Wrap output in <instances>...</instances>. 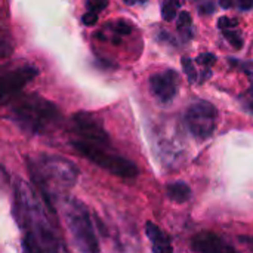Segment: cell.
Wrapping results in <instances>:
<instances>
[{"instance_id": "cell-1", "label": "cell", "mask_w": 253, "mask_h": 253, "mask_svg": "<svg viewBox=\"0 0 253 253\" xmlns=\"http://www.w3.org/2000/svg\"><path fill=\"white\" fill-rule=\"evenodd\" d=\"M52 206L43 202L22 179L15 182V216L24 230V249L28 252L67 251L50 218Z\"/></svg>"}, {"instance_id": "cell-2", "label": "cell", "mask_w": 253, "mask_h": 253, "mask_svg": "<svg viewBox=\"0 0 253 253\" xmlns=\"http://www.w3.org/2000/svg\"><path fill=\"white\" fill-rule=\"evenodd\" d=\"M31 175L39 190L46 196V203L50 206V199L67 193L74 187L79 178V169L74 163L64 157L42 154L31 162Z\"/></svg>"}, {"instance_id": "cell-3", "label": "cell", "mask_w": 253, "mask_h": 253, "mask_svg": "<svg viewBox=\"0 0 253 253\" xmlns=\"http://www.w3.org/2000/svg\"><path fill=\"white\" fill-rule=\"evenodd\" d=\"M13 120L34 135L52 132L61 123V113L55 104L39 96L25 95L12 105Z\"/></svg>"}, {"instance_id": "cell-4", "label": "cell", "mask_w": 253, "mask_h": 253, "mask_svg": "<svg viewBox=\"0 0 253 253\" xmlns=\"http://www.w3.org/2000/svg\"><path fill=\"white\" fill-rule=\"evenodd\" d=\"M64 216L76 248L82 252H99L95 228L84 205L73 199L67 200L64 205Z\"/></svg>"}, {"instance_id": "cell-5", "label": "cell", "mask_w": 253, "mask_h": 253, "mask_svg": "<svg viewBox=\"0 0 253 253\" xmlns=\"http://www.w3.org/2000/svg\"><path fill=\"white\" fill-rule=\"evenodd\" d=\"M71 145L76 151H79L82 156H84L87 160L95 163L104 170H108L113 175H117L120 178H135L138 175V168L130 160L111 153L107 145L92 144L82 139L71 141Z\"/></svg>"}, {"instance_id": "cell-6", "label": "cell", "mask_w": 253, "mask_h": 253, "mask_svg": "<svg viewBox=\"0 0 253 253\" xmlns=\"http://www.w3.org/2000/svg\"><path fill=\"white\" fill-rule=\"evenodd\" d=\"M218 111L216 108L203 99L193 102L185 114V122L190 132L199 139H208L212 136L216 127Z\"/></svg>"}, {"instance_id": "cell-7", "label": "cell", "mask_w": 253, "mask_h": 253, "mask_svg": "<svg viewBox=\"0 0 253 253\" xmlns=\"http://www.w3.org/2000/svg\"><path fill=\"white\" fill-rule=\"evenodd\" d=\"M39 74L34 65H21L0 71V104H7Z\"/></svg>"}, {"instance_id": "cell-8", "label": "cell", "mask_w": 253, "mask_h": 253, "mask_svg": "<svg viewBox=\"0 0 253 253\" xmlns=\"http://www.w3.org/2000/svg\"><path fill=\"white\" fill-rule=\"evenodd\" d=\"M73 129L77 135L82 136V141L99 144V145H108L110 138L108 133L104 130L101 122L90 113L79 111L71 119Z\"/></svg>"}, {"instance_id": "cell-9", "label": "cell", "mask_w": 253, "mask_h": 253, "mask_svg": "<svg viewBox=\"0 0 253 253\" xmlns=\"http://www.w3.org/2000/svg\"><path fill=\"white\" fill-rule=\"evenodd\" d=\"M178 86L179 76L173 70H168L150 77V89L153 95L162 102H170L178 93Z\"/></svg>"}, {"instance_id": "cell-10", "label": "cell", "mask_w": 253, "mask_h": 253, "mask_svg": "<svg viewBox=\"0 0 253 253\" xmlns=\"http://www.w3.org/2000/svg\"><path fill=\"white\" fill-rule=\"evenodd\" d=\"M191 248L193 251L202 253H222V252H234V249L225 242L218 237L213 233H199L193 237L191 240Z\"/></svg>"}, {"instance_id": "cell-11", "label": "cell", "mask_w": 253, "mask_h": 253, "mask_svg": "<svg viewBox=\"0 0 253 253\" xmlns=\"http://www.w3.org/2000/svg\"><path fill=\"white\" fill-rule=\"evenodd\" d=\"M145 233L150 242L153 243V251L157 253H170L173 249L170 246V239L153 222H147Z\"/></svg>"}, {"instance_id": "cell-12", "label": "cell", "mask_w": 253, "mask_h": 253, "mask_svg": "<svg viewBox=\"0 0 253 253\" xmlns=\"http://www.w3.org/2000/svg\"><path fill=\"white\" fill-rule=\"evenodd\" d=\"M166 191H168V197L175 203H185L191 197V188L182 181L169 184Z\"/></svg>"}, {"instance_id": "cell-13", "label": "cell", "mask_w": 253, "mask_h": 253, "mask_svg": "<svg viewBox=\"0 0 253 253\" xmlns=\"http://www.w3.org/2000/svg\"><path fill=\"white\" fill-rule=\"evenodd\" d=\"M184 4V0H163L162 16L165 21H173L178 16V10Z\"/></svg>"}, {"instance_id": "cell-14", "label": "cell", "mask_w": 253, "mask_h": 253, "mask_svg": "<svg viewBox=\"0 0 253 253\" xmlns=\"http://www.w3.org/2000/svg\"><path fill=\"white\" fill-rule=\"evenodd\" d=\"M15 44H13V39L12 36L0 28V61L9 58L13 53Z\"/></svg>"}, {"instance_id": "cell-15", "label": "cell", "mask_w": 253, "mask_h": 253, "mask_svg": "<svg viewBox=\"0 0 253 253\" xmlns=\"http://www.w3.org/2000/svg\"><path fill=\"white\" fill-rule=\"evenodd\" d=\"M181 64H182V68H184V73L187 76V79L190 82H196L197 80V71H196V64L191 58L188 56H184L181 59Z\"/></svg>"}, {"instance_id": "cell-16", "label": "cell", "mask_w": 253, "mask_h": 253, "mask_svg": "<svg viewBox=\"0 0 253 253\" xmlns=\"http://www.w3.org/2000/svg\"><path fill=\"white\" fill-rule=\"evenodd\" d=\"M224 37L230 42V44L234 47V49H242L243 47V37L237 33V31H233V30H224Z\"/></svg>"}, {"instance_id": "cell-17", "label": "cell", "mask_w": 253, "mask_h": 253, "mask_svg": "<svg viewBox=\"0 0 253 253\" xmlns=\"http://www.w3.org/2000/svg\"><path fill=\"white\" fill-rule=\"evenodd\" d=\"M191 24H193V18H191L190 12H187V10L179 12L178 19H176V25H178L179 31H187V30H190Z\"/></svg>"}, {"instance_id": "cell-18", "label": "cell", "mask_w": 253, "mask_h": 253, "mask_svg": "<svg viewBox=\"0 0 253 253\" xmlns=\"http://www.w3.org/2000/svg\"><path fill=\"white\" fill-rule=\"evenodd\" d=\"M111 30L119 36H125V34H129L132 31V25L127 24L126 21H117V22H114Z\"/></svg>"}, {"instance_id": "cell-19", "label": "cell", "mask_w": 253, "mask_h": 253, "mask_svg": "<svg viewBox=\"0 0 253 253\" xmlns=\"http://www.w3.org/2000/svg\"><path fill=\"white\" fill-rule=\"evenodd\" d=\"M86 6L89 10L99 13L101 10H104L108 6V0H86Z\"/></svg>"}, {"instance_id": "cell-20", "label": "cell", "mask_w": 253, "mask_h": 253, "mask_svg": "<svg viewBox=\"0 0 253 253\" xmlns=\"http://www.w3.org/2000/svg\"><path fill=\"white\" fill-rule=\"evenodd\" d=\"M237 25H239V19H231L228 16H221L219 21H218V28L222 30V31L224 30H231V28H234Z\"/></svg>"}, {"instance_id": "cell-21", "label": "cell", "mask_w": 253, "mask_h": 253, "mask_svg": "<svg viewBox=\"0 0 253 253\" xmlns=\"http://www.w3.org/2000/svg\"><path fill=\"white\" fill-rule=\"evenodd\" d=\"M216 10V3L215 0H206L199 6V12L202 15H212Z\"/></svg>"}, {"instance_id": "cell-22", "label": "cell", "mask_w": 253, "mask_h": 253, "mask_svg": "<svg viewBox=\"0 0 253 253\" xmlns=\"http://www.w3.org/2000/svg\"><path fill=\"white\" fill-rule=\"evenodd\" d=\"M196 62L197 64H202L205 67H211L216 62V56L212 55V53H202L196 58Z\"/></svg>"}, {"instance_id": "cell-23", "label": "cell", "mask_w": 253, "mask_h": 253, "mask_svg": "<svg viewBox=\"0 0 253 253\" xmlns=\"http://www.w3.org/2000/svg\"><path fill=\"white\" fill-rule=\"evenodd\" d=\"M82 21H83V24H84V25L92 27V25H95V24L98 22V13H96V12L89 10V12H86V13L83 15Z\"/></svg>"}, {"instance_id": "cell-24", "label": "cell", "mask_w": 253, "mask_h": 253, "mask_svg": "<svg viewBox=\"0 0 253 253\" xmlns=\"http://www.w3.org/2000/svg\"><path fill=\"white\" fill-rule=\"evenodd\" d=\"M237 3L242 10H249L253 7V0H237Z\"/></svg>"}, {"instance_id": "cell-25", "label": "cell", "mask_w": 253, "mask_h": 253, "mask_svg": "<svg viewBox=\"0 0 253 253\" xmlns=\"http://www.w3.org/2000/svg\"><path fill=\"white\" fill-rule=\"evenodd\" d=\"M233 0H219V4L224 7V9H230L231 6H233Z\"/></svg>"}, {"instance_id": "cell-26", "label": "cell", "mask_w": 253, "mask_h": 253, "mask_svg": "<svg viewBox=\"0 0 253 253\" xmlns=\"http://www.w3.org/2000/svg\"><path fill=\"white\" fill-rule=\"evenodd\" d=\"M249 108L253 111V83L249 89Z\"/></svg>"}, {"instance_id": "cell-27", "label": "cell", "mask_w": 253, "mask_h": 253, "mask_svg": "<svg viewBox=\"0 0 253 253\" xmlns=\"http://www.w3.org/2000/svg\"><path fill=\"white\" fill-rule=\"evenodd\" d=\"M127 4H136V3H145L147 0H125Z\"/></svg>"}, {"instance_id": "cell-28", "label": "cell", "mask_w": 253, "mask_h": 253, "mask_svg": "<svg viewBox=\"0 0 253 253\" xmlns=\"http://www.w3.org/2000/svg\"><path fill=\"white\" fill-rule=\"evenodd\" d=\"M252 65H253V64H252Z\"/></svg>"}]
</instances>
